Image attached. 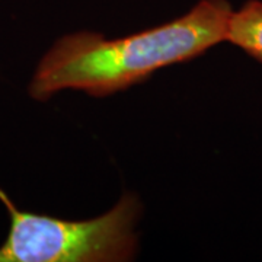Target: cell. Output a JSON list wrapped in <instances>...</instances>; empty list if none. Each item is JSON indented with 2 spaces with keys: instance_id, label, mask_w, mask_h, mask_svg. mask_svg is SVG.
<instances>
[{
  "instance_id": "cell-1",
  "label": "cell",
  "mask_w": 262,
  "mask_h": 262,
  "mask_svg": "<svg viewBox=\"0 0 262 262\" xmlns=\"http://www.w3.org/2000/svg\"><path fill=\"white\" fill-rule=\"evenodd\" d=\"M233 12L227 0H201L179 18L124 38L106 39L96 32L64 35L39 60L29 96L46 102L66 89L91 96L121 92L227 41Z\"/></svg>"
},
{
  "instance_id": "cell-2",
  "label": "cell",
  "mask_w": 262,
  "mask_h": 262,
  "mask_svg": "<svg viewBox=\"0 0 262 262\" xmlns=\"http://www.w3.org/2000/svg\"><path fill=\"white\" fill-rule=\"evenodd\" d=\"M9 214V233L0 245V262L131 261L139 237L134 225L140 200L127 192L108 213L89 220H63L20 210L0 188Z\"/></svg>"
},
{
  "instance_id": "cell-3",
  "label": "cell",
  "mask_w": 262,
  "mask_h": 262,
  "mask_svg": "<svg viewBox=\"0 0 262 262\" xmlns=\"http://www.w3.org/2000/svg\"><path fill=\"white\" fill-rule=\"evenodd\" d=\"M227 41L262 63V2L248 0L233 12Z\"/></svg>"
}]
</instances>
